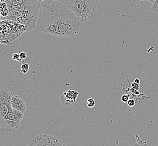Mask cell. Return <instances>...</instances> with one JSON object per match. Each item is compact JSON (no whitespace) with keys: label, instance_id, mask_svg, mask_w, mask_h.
I'll return each mask as SVG.
<instances>
[{"label":"cell","instance_id":"6da1fadb","mask_svg":"<svg viewBox=\"0 0 158 146\" xmlns=\"http://www.w3.org/2000/svg\"><path fill=\"white\" fill-rule=\"evenodd\" d=\"M82 22L66 5L57 1H44L40 7L35 28L59 37L76 35Z\"/></svg>","mask_w":158,"mask_h":146},{"label":"cell","instance_id":"7a4b0ae2","mask_svg":"<svg viewBox=\"0 0 158 146\" xmlns=\"http://www.w3.org/2000/svg\"><path fill=\"white\" fill-rule=\"evenodd\" d=\"M9 10V20L25 26L27 32L35 28L40 7L37 0H6Z\"/></svg>","mask_w":158,"mask_h":146},{"label":"cell","instance_id":"3957f363","mask_svg":"<svg viewBox=\"0 0 158 146\" xmlns=\"http://www.w3.org/2000/svg\"><path fill=\"white\" fill-rule=\"evenodd\" d=\"M98 2V0H64L63 3L83 22L94 17Z\"/></svg>","mask_w":158,"mask_h":146},{"label":"cell","instance_id":"277c9868","mask_svg":"<svg viewBox=\"0 0 158 146\" xmlns=\"http://www.w3.org/2000/svg\"><path fill=\"white\" fill-rule=\"evenodd\" d=\"M27 31L25 26L11 20H0V44L11 45V42L15 41Z\"/></svg>","mask_w":158,"mask_h":146},{"label":"cell","instance_id":"5b68a950","mask_svg":"<svg viewBox=\"0 0 158 146\" xmlns=\"http://www.w3.org/2000/svg\"><path fill=\"white\" fill-rule=\"evenodd\" d=\"M23 116V113L11 107L0 123V131L14 132L20 127Z\"/></svg>","mask_w":158,"mask_h":146},{"label":"cell","instance_id":"8992f818","mask_svg":"<svg viewBox=\"0 0 158 146\" xmlns=\"http://www.w3.org/2000/svg\"><path fill=\"white\" fill-rule=\"evenodd\" d=\"M28 146H67L65 143L56 138L41 134L33 137Z\"/></svg>","mask_w":158,"mask_h":146},{"label":"cell","instance_id":"52a82bcc","mask_svg":"<svg viewBox=\"0 0 158 146\" xmlns=\"http://www.w3.org/2000/svg\"><path fill=\"white\" fill-rule=\"evenodd\" d=\"M11 93L7 89L0 90V123L11 108Z\"/></svg>","mask_w":158,"mask_h":146},{"label":"cell","instance_id":"ba28073f","mask_svg":"<svg viewBox=\"0 0 158 146\" xmlns=\"http://www.w3.org/2000/svg\"><path fill=\"white\" fill-rule=\"evenodd\" d=\"M11 105L12 108L23 114H24L27 110V106L25 102L19 95H12L11 99Z\"/></svg>","mask_w":158,"mask_h":146},{"label":"cell","instance_id":"9c48e42d","mask_svg":"<svg viewBox=\"0 0 158 146\" xmlns=\"http://www.w3.org/2000/svg\"><path fill=\"white\" fill-rule=\"evenodd\" d=\"M0 15L1 20H6L9 16V10L5 2L0 1Z\"/></svg>","mask_w":158,"mask_h":146},{"label":"cell","instance_id":"30bf717a","mask_svg":"<svg viewBox=\"0 0 158 146\" xmlns=\"http://www.w3.org/2000/svg\"><path fill=\"white\" fill-rule=\"evenodd\" d=\"M65 98L69 99L74 102H76V99L79 95V93L74 89H69L67 92H64L62 94Z\"/></svg>","mask_w":158,"mask_h":146},{"label":"cell","instance_id":"8fae6325","mask_svg":"<svg viewBox=\"0 0 158 146\" xmlns=\"http://www.w3.org/2000/svg\"><path fill=\"white\" fill-rule=\"evenodd\" d=\"M31 63V60L28 57L25 60H23L22 62L21 69H20V74H25L28 72L29 69V63Z\"/></svg>","mask_w":158,"mask_h":146},{"label":"cell","instance_id":"7c38bea8","mask_svg":"<svg viewBox=\"0 0 158 146\" xmlns=\"http://www.w3.org/2000/svg\"><path fill=\"white\" fill-rule=\"evenodd\" d=\"M60 100H61V103H62L64 106H67V107H70V106H73V105L74 104V103H75V102H74L70 100L69 99L65 98V97L62 95H61Z\"/></svg>","mask_w":158,"mask_h":146},{"label":"cell","instance_id":"4fadbf2b","mask_svg":"<svg viewBox=\"0 0 158 146\" xmlns=\"http://www.w3.org/2000/svg\"><path fill=\"white\" fill-rule=\"evenodd\" d=\"M96 105V102L95 100L93 99H88L87 101V106H88L89 108H93L95 107Z\"/></svg>","mask_w":158,"mask_h":146},{"label":"cell","instance_id":"5bb4252c","mask_svg":"<svg viewBox=\"0 0 158 146\" xmlns=\"http://www.w3.org/2000/svg\"><path fill=\"white\" fill-rule=\"evenodd\" d=\"M152 10L153 12L158 14V0H155V2L152 3Z\"/></svg>","mask_w":158,"mask_h":146},{"label":"cell","instance_id":"9a60e30c","mask_svg":"<svg viewBox=\"0 0 158 146\" xmlns=\"http://www.w3.org/2000/svg\"><path fill=\"white\" fill-rule=\"evenodd\" d=\"M13 60L17 61H19V63H22V60L20 59V56H19V53H14L13 55Z\"/></svg>","mask_w":158,"mask_h":146},{"label":"cell","instance_id":"2e32d148","mask_svg":"<svg viewBox=\"0 0 158 146\" xmlns=\"http://www.w3.org/2000/svg\"><path fill=\"white\" fill-rule=\"evenodd\" d=\"M129 99H130V95H124L121 97V101L124 103H127V102L128 101Z\"/></svg>","mask_w":158,"mask_h":146},{"label":"cell","instance_id":"e0dca14e","mask_svg":"<svg viewBox=\"0 0 158 146\" xmlns=\"http://www.w3.org/2000/svg\"><path fill=\"white\" fill-rule=\"evenodd\" d=\"M127 104L131 107H134V106L136 105V102L133 99H130L127 102Z\"/></svg>","mask_w":158,"mask_h":146},{"label":"cell","instance_id":"ac0fdd59","mask_svg":"<svg viewBox=\"0 0 158 146\" xmlns=\"http://www.w3.org/2000/svg\"><path fill=\"white\" fill-rule=\"evenodd\" d=\"M19 54L20 58L22 61L23 60H25V59H27L28 57L27 55L24 52H19Z\"/></svg>","mask_w":158,"mask_h":146},{"label":"cell","instance_id":"d6986e66","mask_svg":"<svg viewBox=\"0 0 158 146\" xmlns=\"http://www.w3.org/2000/svg\"><path fill=\"white\" fill-rule=\"evenodd\" d=\"M132 88L134 89H135V90H139V84H137V83H136L135 82H133L132 84Z\"/></svg>","mask_w":158,"mask_h":146},{"label":"cell","instance_id":"ffe728a7","mask_svg":"<svg viewBox=\"0 0 158 146\" xmlns=\"http://www.w3.org/2000/svg\"><path fill=\"white\" fill-rule=\"evenodd\" d=\"M133 2H139V1H149L151 2L152 3H154L155 1V0H132Z\"/></svg>","mask_w":158,"mask_h":146},{"label":"cell","instance_id":"44dd1931","mask_svg":"<svg viewBox=\"0 0 158 146\" xmlns=\"http://www.w3.org/2000/svg\"><path fill=\"white\" fill-rule=\"evenodd\" d=\"M39 2H41L42 1H60V2H64V0H37Z\"/></svg>","mask_w":158,"mask_h":146},{"label":"cell","instance_id":"7402d4cb","mask_svg":"<svg viewBox=\"0 0 158 146\" xmlns=\"http://www.w3.org/2000/svg\"><path fill=\"white\" fill-rule=\"evenodd\" d=\"M135 82L139 84V83H140V81H139V79H136L135 80Z\"/></svg>","mask_w":158,"mask_h":146},{"label":"cell","instance_id":"603a6c76","mask_svg":"<svg viewBox=\"0 0 158 146\" xmlns=\"http://www.w3.org/2000/svg\"><path fill=\"white\" fill-rule=\"evenodd\" d=\"M1 20V15H0V20Z\"/></svg>","mask_w":158,"mask_h":146}]
</instances>
